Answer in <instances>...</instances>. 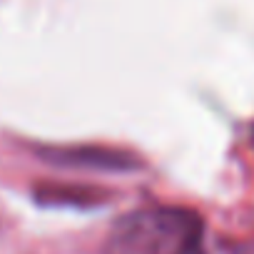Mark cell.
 Masks as SVG:
<instances>
[{
    "label": "cell",
    "instance_id": "obj_1",
    "mask_svg": "<svg viewBox=\"0 0 254 254\" xmlns=\"http://www.w3.org/2000/svg\"><path fill=\"white\" fill-rule=\"evenodd\" d=\"M202 219L182 207H140L107 232L102 254H202Z\"/></svg>",
    "mask_w": 254,
    "mask_h": 254
},
{
    "label": "cell",
    "instance_id": "obj_2",
    "mask_svg": "<svg viewBox=\"0 0 254 254\" xmlns=\"http://www.w3.org/2000/svg\"><path fill=\"white\" fill-rule=\"evenodd\" d=\"M35 157L55 167L72 170H97V172H135L142 160L132 152L102 147V145H38Z\"/></svg>",
    "mask_w": 254,
    "mask_h": 254
},
{
    "label": "cell",
    "instance_id": "obj_3",
    "mask_svg": "<svg viewBox=\"0 0 254 254\" xmlns=\"http://www.w3.org/2000/svg\"><path fill=\"white\" fill-rule=\"evenodd\" d=\"M100 190L80 187V185H40L35 187V199L43 204H72V207H90L102 202Z\"/></svg>",
    "mask_w": 254,
    "mask_h": 254
},
{
    "label": "cell",
    "instance_id": "obj_4",
    "mask_svg": "<svg viewBox=\"0 0 254 254\" xmlns=\"http://www.w3.org/2000/svg\"><path fill=\"white\" fill-rule=\"evenodd\" d=\"M252 135H254V130H252Z\"/></svg>",
    "mask_w": 254,
    "mask_h": 254
}]
</instances>
